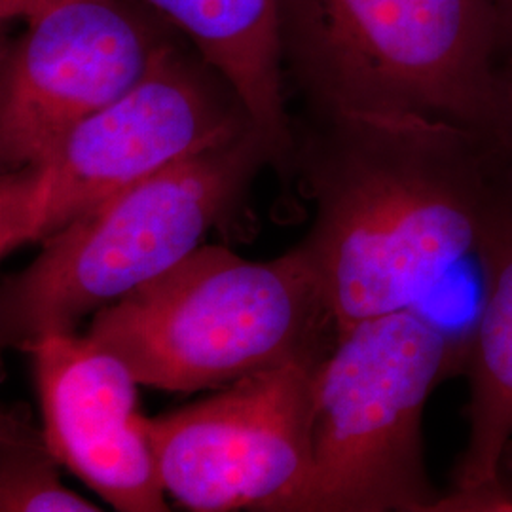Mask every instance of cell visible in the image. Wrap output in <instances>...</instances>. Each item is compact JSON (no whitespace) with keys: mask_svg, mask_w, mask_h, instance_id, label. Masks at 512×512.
<instances>
[{"mask_svg":"<svg viewBox=\"0 0 512 512\" xmlns=\"http://www.w3.org/2000/svg\"><path fill=\"white\" fill-rule=\"evenodd\" d=\"M274 154L249 128L202 148L92 207L40 245L0 289V338L23 351L76 325L202 247Z\"/></svg>","mask_w":512,"mask_h":512,"instance_id":"cell-4","label":"cell"},{"mask_svg":"<svg viewBox=\"0 0 512 512\" xmlns=\"http://www.w3.org/2000/svg\"><path fill=\"white\" fill-rule=\"evenodd\" d=\"M61 2L65 0H0V16L4 21L16 18L31 21Z\"/></svg>","mask_w":512,"mask_h":512,"instance_id":"cell-14","label":"cell"},{"mask_svg":"<svg viewBox=\"0 0 512 512\" xmlns=\"http://www.w3.org/2000/svg\"><path fill=\"white\" fill-rule=\"evenodd\" d=\"M313 366L256 372L145 418L165 494L198 512H302L313 469Z\"/></svg>","mask_w":512,"mask_h":512,"instance_id":"cell-7","label":"cell"},{"mask_svg":"<svg viewBox=\"0 0 512 512\" xmlns=\"http://www.w3.org/2000/svg\"><path fill=\"white\" fill-rule=\"evenodd\" d=\"M61 461L25 406L0 416V511L97 512L92 501L71 492L57 471Z\"/></svg>","mask_w":512,"mask_h":512,"instance_id":"cell-12","label":"cell"},{"mask_svg":"<svg viewBox=\"0 0 512 512\" xmlns=\"http://www.w3.org/2000/svg\"><path fill=\"white\" fill-rule=\"evenodd\" d=\"M256 128L228 80L175 38L124 97L0 179V255L42 243L110 196Z\"/></svg>","mask_w":512,"mask_h":512,"instance_id":"cell-6","label":"cell"},{"mask_svg":"<svg viewBox=\"0 0 512 512\" xmlns=\"http://www.w3.org/2000/svg\"><path fill=\"white\" fill-rule=\"evenodd\" d=\"M88 334L139 385L194 393L285 365H321L338 340L327 294L300 245L268 262L202 245L92 315Z\"/></svg>","mask_w":512,"mask_h":512,"instance_id":"cell-3","label":"cell"},{"mask_svg":"<svg viewBox=\"0 0 512 512\" xmlns=\"http://www.w3.org/2000/svg\"><path fill=\"white\" fill-rule=\"evenodd\" d=\"M219 71L238 93L274 154V169L293 179L294 122L285 101L279 0H137Z\"/></svg>","mask_w":512,"mask_h":512,"instance_id":"cell-10","label":"cell"},{"mask_svg":"<svg viewBox=\"0 0 512 512\" xmlns=\"http://www.w3.org/2000/svg\"><path fill=\"white\" fill-rule=\"evenodd\" d=\"M57 459L122 512H164L165 488L137 410V378L90 334L57 332L23 349Z\"/></svg>","mask_w":512,"mask_h":512,"instance_id":"cell-9","label":"cell"},{"mask_svg":"<svg viewBox=\"0 0 512 512\" xmlns=\"http://www.w3.org/2000/svg\"><path fill=\"white\" fill-rule=\"evenodd\" d=\"M293 177L315 203L298 243L338 334L421 300L463 262L484 277L512 247V148L423 116L310 114Z\"/></svg>","mask_w":512,"mask_h":512,"instance_id":"cell-1","label":"cell"},{"mask_svg":"<svg viewBox=\"0 0 512 512\" xmlns=\"http://www.w3.org/2000/svg\"><path fill=\"white\" fill-rule=\"evenodd\" d=\"M173 31L137 0H65L27 21L2 55V169L35 162L76 124L131 92Z\"/></svg>","mask_w":512,"mask_h":512,"instance_id":"cell-8","label":"cell"},{"mask_svg":"<svg viewBox=\"0 0 512 512\" xmlns=\"http://www.w3.org/2000/svg\"><path fill=\"white\" fill-rule=\"evenodd\" d=\"M463 368L469 435L435 512L503 511L501 463L512 444V247L484 277Z\"/></svg>","mask_w":512,"mask_h":512,"instance_id":"cell-11","label":"cell"},{"mask_svg":"<svg viewBox=\"0 0 512 512\" xmlns=\"http://www.w3.org/2000/svg\"><path fill=\"white\" fill-rule=\"evenodd\" d=\"M279 42L310 114L423 116L512 148L495 0H279Z\"/></svg>","mask_w":512,"mask_h":512,"instance_id":"cell-2","label":"cell"},{"mask_svg":"<svg viewBox=\"0 0 512 512\" xmlns=\"http://www.w3.org/2000/svg\"><path fill=\"white\" fill-rule=\"evenodd\" d=\"M501 42V67L512 86V0H495Z\"/></svg>","mask_w":512,"mask_h":512,"instance_id":"cell-13","label":"cell"},{"mask_svg":"<svg viewBox=\"0 0 512 512\" xmlns=\"http://www.w3.org/2000/svg\"><path fill=\"white\" fill-rule=\"evenodd\" d=\"M467 346L420 310L342 330L313 372V469L302 512H435L423 454L433 389L465 366Z\"/></svg>","mask_w":512,"mask_h":512,"instance_id":"cell-5","label":"cell"}]
</instances>
